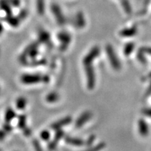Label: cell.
I'll list each match as a JSON object with an SVG mask.
<instances>
[{
    "instance_id": "obj_30",
    "label": "cell",
    "mask_w": 151,
    "mask_h": 151,
    "mask_svg": "<svg viewBox=\"0 0 151 151\" xmlns=\"http://www.w3.org/2000/svg\"><path fill=\"white\" fill-rule=\"evenodd\" d=\"M6 134V132L4 130H0V141H3L4 139Z\"/></svg>"
},
{
    "instance_id": "obj_2",
    "label": "cell",
    "mask_w": 151,
    "mask_h": 151,
    "mask_svg": "<svg viewBox=\"0 0 151 151\" xmlns=\"http://www.w3.org/2000/svg\"><path fill=\"white\" fill-rule=\"evenodd\" d=\"M106 51L107 52L109 60L113 69H116V70H119L121 67V65H120V62L119 61L118 58H117L116 54L114 50H113V47L111 45H108L106 47Z\"/></svg>"
},
{
    "instance_id": "obj_25",
    "label": "cell",
    "mask_w": 151,
    "mask_h": 151,
    "mask_svg": "<svg viewBox=\"0 0 151 151\" xmlns=\"http://www.w3.org/2000/svg\"><path fill=\"white\" fill-rule=\"evenodd\" d=\"M58 94H55V93H51L49 95H48V97H47V100H48V101H50V102H52V101H55L57 99H58Z\"/></svg>"
},
{
    "instance_id": "obj_5",
    "label": "cell",
    "mask_w": 151,
    "mask_h": 151,
    "mask_svg": "<svg viewBox=\"0 0 151 151\" xmlns=\"http://www.w3.org/2000/svg\"><path fill=\"white\" fill-rule=\"evenodd\" d=\"M37 48H38V43H33L30 44L27 48L24 50L23 53L20 56V61H25L27 57L30 58H34L36 55L37 54Z\"/></svg>"
},
{
    "instance_id": "obj_15",
    "label": "cell",
    "mask_w": 151,
    "mask_h": 151,
    "mask_svg": "<svg viewBox=\"0 0 151 151\" xmlns=\"http://www.w3.org/2000/svg\"><path fill=\"white\" fill-rule=\"evenodd\" d=\"M6 21L10 25L13 26V27H16V26H18L19 24V22H20L18 17H14L11 16V15L7 16Z\"/></svg>"
},
{
    "instance_id": "obj_6",
    "label": "cell",
    "mask_w": 151,
    "mask_h": 151,
    "mask_svg": "<svg viewBox=\"0 0 151 151\" xmlns=\"http://www.w3.org/2000/svg\"><path fill=\"white\" fill-rule=\"evenodd\" d=\"M99 54V47L95 46L91 49V50L86 55V57L83 60V64L84 66L92 65L93 60L97 58Z\"/></svg>"
},
{
    "instance_id": "obj_10",
    "label": "cell",
    "mask_w": 151,
    "mask_h": 151,
    "mask_svg": "<svg viewBox=\"0 0 151 151\" xmlns=\"http://www.w3.org/2000/svg\"><path fill=\"white\" fill-rule=\"evenodd\" d=\"M74 24L75 27L78 29H81L86 25V19L85 16L82 12H78L75 15L74 17Z\"/></svg>"
},
{
    "instance_id": "obj_27",
    "label": "cell",
    "mask_w": 151,
    "mask_h": 151,
    "mask_svg": "<svg viewBox=\"0 0 151 151\" xmlns=\"http://www.w3.org/2000/svg\"><path fill=\"white\" fill-rule=\"evenodd\" d=\"M27 11L22 10V11H20V14H19L18 18H19V19H22V20H23V19H24L26 17H27Z\"/></svg>"
},
{
    "instance_id": "obj_24",
    "label": "cell",
    "mask_w": 151,
    "mask_h": 151,
    "mask_svg": "<svg viewBox=\"0 0 151 151\" xmlns=\"http://www.w3.org/2000/svg\"><path fill=\"white\" fill-rule=\"evenodd\" d=\"M50 133L47 130H44L41 133V138L43 139V141H48L50 139Z\"/></svg>"
},
{
    "instance_id": "obj_34",
    "label": "cell",
    "mask_w": 151,
    "mask_h": 151,
    "mask_svg": "<svg viewBox=\"0 0 151 151\" xmlns=\"http://www.w3.org/2000/svg\"><path fill=\"white\" fill-rule=\"evenodd\" d=\"M0 151H1V149H0Z\"/></svg>"
},
{
    "instance_id": "obj_19",
    "label": "cell",
    "mask_w": 151,
    "mask_h": 151,
    "mask_svg": "<svg viewBox=\"0 0 151 151\" xmlns=\"http://www.w3.org/2000/svg\"><path fill=\"white\" fill-rule=\"evenodd\" d=\"M39 39H40L41 41H42L43 43L48 42L50 40V36H49L48 33H47L46 32L41 31L39 35Z\"/></svg>"
},
{
    "instance_id": "obj_8",
    "label": "cell",
    "mask_w": 151,
    "mask_h": 151,
    "mask_svg": "<svg viewBox=\"0 0 151 151\" xmlns=\"http://www.w3.org/2000/svg\"><path fill=\"white\" fill-rule=\"evenodd\" d=\"M58 39L61 42V50H65L71 41L70 35L65 32H62L58 35Z\"/></svg>"
},
{
    "instance_id": "obj_3",
    "label": "cell",
    "mask_w": 151,
    "mask_h": 151,
    "mask_svg": "<svg viewBox=\"0 0 151 151\" xmlns=\"http://www.w3.org/2000/svg\"><path fill=\"white\" fill-rule=\"evenodd\" d=\"M51 11L58 23L60 25H64L66 23V18L59 5L53 4L51 6Z\"/></svg>"
},
{
    "instance_id": "obj_23",
    "label": "cell",
    "mask_w": 151,
    "mask_h": 151,
    "mask_svg": "<svg viewBox=\"0 0 151 151\" xmlns=\"http://www.w3.org/2000/svg\"><path fill=\"white\" fill-rule=\"evenodd\" d=\"M11 6L18 7L20 5V0H6Z\"/></svg>"
},
{
    "instance_id": "obj_11",
    "label": "cell",
    "mask_w": 151,
    "mask_h": 151,
    "mask_svg": "<svg viewBox=\"0 0 151 151\" xmlns=\"http://www.w3.org/2000/svg\"><path fill=\"white\" fill-rule=\"evenodd\" d=\"M63 136H64V132L62 131L61 129L58 130L53 140H52L51 142L49 143L48 148L50 149V150H53V149L55 148L57 145H58V143H59L60 139L63 137Z\"/></svg>"
},
{
    "instance_id": "obj_13",
    "label": "cell",
    "mask_w": 151,
    "mask_h": 151,
    "mask_svg": "<svg viewBox=\"0 0 151 151\" xmlns=\"http://www.w3.org/2000/svg\"><path fill=\"white\" fill-rule=\"evenodd\" d=\"M139 130L140 134L143 137L147 136L148 134V127L146 122L143 120H141L139 121Z\"/></svg>"
},
{
    "instance_id": "obj_28",
    "label": "cell",
    "mask_w": 151,
    "mask_h": 151,
    "mask_svg": "<svg viewBox=\"0 0 151 151\" xmlns=\"http://www.w3.org/2000/svg\"><path fill=\"white\" fill-rule=\"evenodd\" d=\"M34 146H35L36 151H43L42 148H41V147L40 146V144H39V142H38L37 141H34Z\"/></svg>"
},
{
    "instance_id": "obj_29",
    "label": "cell",
    "mask_w": 151,
    "mask_h": 151,
    "mask_svg": "<svg viewBox=\"0 0 151 151\" xmlns=\"http://www.w3.org/2000/svg\"><path fill=\"white\" fill-rule=\"evenodd\" d=\"M4 131L6 132V133H9V132H10L11 130H12V127H11L10 126V124H6L4 126Z\"/></svg>"
},
{
    "instance_id": "obj_14",
    "label": "cell",
    "mask_w": 151,
    "mask_h": 151,
    "mask_svg": "<svg viewBox=\"0 0 151 151\" xmlns=\"http://www.w3.org/2000/svg\"><path fill=\"white\" fill-rule=\"evenodd\" d=\"M36 6H37L38 14L39 15H43L45 13V8H46L45 0H36Z\"/></svg>"
},
{
    "instance_id": "obj_31",
    "label": "cell",
    "mask_w": 151,
    "mask_h": 151,
    "mask_svg": "<svg viewBox=\"0 0 151 151\" xmlns=\"http://www.w3.org/2000/svg\"><path fill=\"white\" fill-rule=\"evenodd\" d=\"M143 113H144L145 115H146V116L151 117V109H145V110L143 111Z\"/></svg>"
},
{
    "instance_id": "obj_32",
    "label": "cell",
    "mask_w": 151,
    "mask_h": 151,
    "mask_svg": "<svg viewBox=\"0 0 151 151\" xmlns=\"http://www.w3.org/2000/svg\"><path fill=\"white\" fill-rule=\"evenodd\" d=\"M145 52L151 54V48H145Z\"/></svg>"
},
{
    "instance_id": "obj_18",
    "label": "cell",
    "mask_w": 151,
    "mask_h": 151,
    "mask_svg": "<svg viewBox=\"0 0 151 151\" xmlns=\"http://www.w3.org/2000/svg\"><path fill=\"white\" fill-rule=\"evenodd\" d=\"M15 116H16V114H15L14 111L12 109H9L5 113V120L7 122H9L12 119H14Z\"/></svg>"
},
{
    "instance_id": "obj_22",
    "label": "cell",
    "mask_w": 151,
    "mask_h": 151,
    "mask_svg": "<svg viewBox=\"0 0 151 151\" xmlns=\"http://www.w3.org/2000/svg\"><path fill=\"white\" fill-rule=\"evenodd\" d=\"M26 123V117L25 116H20L18 120V126L19 127L21 128L22 129H24L25 127Z\"/></svg>"
},
{
    "instance_id": "obj_33",
    "label": "cell",
    "mask_w": 151,
    "mask_h": 151,
    "mask_svg": "<svg viewBox=\"0 0 151 151\" xmlns=\"http://www.w3.org/2000/svg\"><path fill=\"white\" fill-rule=\"evenodd\" d=\"M2 31H3V25H2V24L0 22V34L1 33V32Z\"/></svg>"
},
{
    "instance_id": "obj_26",
    "label": "cell",
    "mask_w": 151,
    "mask_h": 151,
    "mask_svg": "<svg viewBox=\"0 0 151 151\" xmlns=\"http://www.w3.org/2000/svg\"><path fill=\"white\" fill-rule=\"evenodd\" d=\"M94 139H95V137H94V135L90 136V137L88 138V139L87 140V141L86 142L87 146H91V145L92 144V143L94 142Z\"/></svg>"
},
{
    "instance_id": "obj_1",
    "label": "cell",
    "mask_w": 151,
    "mask_h": 151,
    "mask_svg": "<svg viewBox=\"0 0 151 151\" xmlns=\"http://www.w3.org/2000/svg\"><path fill=\"white\" fill-rule=\"evenodd\" d=\"M21 82L25 85H32L39 83H47L49 81L47 76L39 74H24L21 76Z\"/></svg>"
},
{
    "instance_id": "obj_17",
    "label": "cell",
    "mask_w": 151,
    "mask_h": 151,
    "mask_svg": "<svg viewBox=\"0 0 151 151\" xmlns=\"http://www.w3.org/2000/svg\"><path fill=\"white\" fill-rule=\"evenodd\" d=\"M27 104V101L23 97H20L16 101V107L19 109H24Z\"/></svg>"
},
{
    "instance_id": "obj_16",
    "label": "cell",
    "mask_w": 151,
    "mask_h": 151,
    "mask_svg": "<svg viewBox=\"0 0 151 151\" xmlns=\"http://www.w3.org/2000/svg\"><path fill=\"white\" fill-rule=\"evenodd\" d=\"M136 32H137V29L136 27H132L129 28V29H124L120 32V35L122 37H131V36L135 35Z\"/></svg>"
},
{
    "instance_id": "obj_12",
    "label": "cell",
    "mask_w": 151,
    "mask_h": 151,
    "mask_svg": "<svg viewBox=\"0 0 151 151\" xmlns=\"http://www.w3.org/2000/svg\"><path fill=\"white\" fill-rule=\"evenodd\" d=\"M65 141L68 143V144L71 145V146H76V147L83 146L85 143L84 141H83L82 139H78V138L71 137H66Z\"/></svg>"
},
{
    "instance_id": "obj_20",
    "label": "cell",
    "mask_w": 151,
    "mask_h": 151,
    "mask_svg": "<svg viewBox=\"0 0 151 151\" xmlns=\"http://www.w3.org/2000/svg\"><path fill=\"white\" fill-rule=\"evenodd\" d=\"M106 144L104 143H99L97 145H96V146L88 148L84 151H100L101 150H102L103 148H104Z\"/></svg>"
},
{
    "instance_id": "obj_21",
    "label": "cell",
    "mask_w": 151,
    "mask_h": 151,
    "mask_svg": "<svg viewBox=\"0 0 151 151\" xmlns=\"http://www.w3.org/2000/svg\"><path fill=\"white\" fill-rule=\"evenodd\" d=\"M134 48V46L133 43H127V44L125 46V47H124V55H129L132 52Z\"/></svg>"
},
{
    "instance_id": "obj_9",
    "label": "cell",
    "mask_w": 151,
    "mask_h": 151,
    "mask_svg": "<svg viewBox=\"0 0 151 151\" xmlns=\"http://www.w3.org/2000/svg\"><path fill=\"white\" fill-rule=\"evenodd\" d=\"M71 122V117L68 116L65 117V118L60 119V120H58L57 122H55L53 124H51V128L54 130H59L60 128L65 127V125H67Z\"/></svg>"
},
{
    "instance_id": "obj_7",
    "label": "cell",
    "mask_w": 151,
    "mask_h": 151,
    "mask_svg": "<svg viewBox=\"0 0 151 151\" xmlns=\"http://www.w3.org/2000/svg\"><path fill=\"white\" fill-rule=\"evenodd\" d=\"M92 118V113L90 111H86L81 115L80 117L76 121L75 126L76 128H80L83 126L90 118Z\"/></svg>"
},
{
    "instance_id": "obj_4",
    "label": "cell",
    "mask_w": 151,
    "mask_h": 151,
    "mask_svg": "<svg viewBox=\"0 0 151 151\" xmlns=\"http://www.w3.org/2000/svg\"><path fill=\"white\" fill-rule=\"evenodd\" d=\"M85 70L86 73L87 77V85L89 89H93L95 83V75H94V69L92 67V65L85 66Z\"/></svg>"
}]
</instances>
